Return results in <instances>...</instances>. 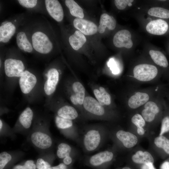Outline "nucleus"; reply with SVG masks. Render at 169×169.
Wrapping results in <instances>:
<instances>
[{"instance_id":"1","label":"nucleus","mask_w":169,"mask_h":169,"mask_svg":"<svg viewBox=\"0 0 169 169\" xmlns=\"http://www.w3.org/2000/svg\"><path fill=\"white\" fill-rule=\"evenodd\" d=\"M102 141V133L99 129L92 128L87 130L83 139L84 149L88 152L96 150Z\"/></svg>"},{"instance_id":"2","label":"nucleus","mask_w":169,"mask_h":169,"mask_svg":"<svg viewBox=\"0 0 169 169\" xmlns=\"http://www.w3.org/2000/svg\"><path fill=\"white\" fill-rule=\"evenodd\" d=\"M134 77L142 81H148L154 79L158 73V70L155 66L148 64H138L134 68Z\"/></svg>"},{"instance_id":"3","label":"nucleus","mask_w":169,"mask_h":169,"mask_svg":"<svg viewBox=\"0 0 169 169\" xmlns=\"http://www.w3.org/2000/svg\"><path fill=\"white\" fill-rule=\"evenodd\" d=\"M114 155L112 152L108 151H102L88 158L84 163L95 169H103L105 164L113 159Z\"/></svg>"},{"instance_id":"4","label":"nucleus","mask_w":169,"mask_h":169,"mask_svg":"<svg viewBox=\"0 0 169 169\" xmlns=\"http://www.w3.org/2000/svg\"><path fill=\"white\" fill-rule=\"evenodd\" d=\"M25 67L22 61L13 59H6L4 62V70L9 77H19L23 75Z\"/></svg>"},{"instance_id":"5","label":"nucleus","mask_w":169,"mask_h":169,"mask_svg":"<svg viewBox=\"0 0 169 169\" xmlns=\"http://www.w3.org/2000/svg\"><path fill=\"white\" fill-rule=\"evenodd\" d=\"M131 37V34L129 31L126 29L121 30L114 35L113 40V44L117 48L130 49L133 45Z\"/></svg>"},{"instance_id":"6","label":"nucleus","mask_w":169,"mask_h":169,"mask_svg":"<svg viewBox=\"0 0 169 169\" xmlns=\"http://www.w3.org/2000/svg\"><path fill=\"white\" fill-rule=\"evenodd\" d=\"M36 76L29 71L26 70L20 77L19 83L22 92L24 94L30 93L36 84Z\"/></svg>"},{"instance_id":"7","label":"nucleus","mask_w":169,"mask_h":169,"mask_svg":"<svg viewBox=\"0 0 169 169\" xmlns=\"http://www.w3.org/2000/svg\"><path fill=\"white\" fill-rule=\"evenodd\" d=\"M74 27L84 34L91 35L98 31V27L93 22L85 19L76 18L73 21Z\"/></svg>"},{"instance_id":"8","label":"nucleus","mask_w":169,"mask_h":169,"mask_svg":"<svg viewBox=\"0 0 169 169\" xmlns=\"http://www.w3.org/2000/svg\"><path fill=\"white\" fill-rule=\"evenodd\" d=\"M47 79L44 86V90L45 94L50 95L55 91L59 78V73L55 68L49 69L47 74Z\"/></svg>"},{"instance_id":"9","label":"nucleus","mask_w":169,"mask_h":169,"mask_svg":"<svg viewBox=\"0 0 169 169\" xmlns=\"http://www.w3.org/2000/svg\"><path fill=\"white\" fill-rule=\"evenodd\" d=\"M83 105L87 111L93 115L101 116L105 113V110L103 106L92 97H85Z\"/></svg>"},{"instance_id":"10","label":"nucleus","mask_w":169,"mask_h":169,"mask_svg":"<svg viewBox=\"0 0 169 169\" xmlns=\"http://www.w3.org/2000/svg\"><path fill=\"white\" fill-rule=\"evenodd\" d=\"M46 7L49 15L58 22L63 19L64 14L61 4L57 0H46Z\"/></svg>"},{"instance_id":"11","label":"nucleus","mask_w":169,"mask_h":169,"mask_svg":"<svg viewBox=\"0 0 169 169\" xmlns=\"http://www.w3.org/2000/svg\"><path fill=\"white\" fill-rule=\"evenodd\" d=\"M31 139L35 146L41 149H47L50 147L52 144L51 137L46 134L40 131L33 133Z\"/></svg>"},{"instance_id":"12","label":"nucleus","mask_w":169,"mask_h":169,"mask_svg":"<svg viewBox=\"0 0 169 169\" xmlns=\"http://www.w3.org/2000/svg\"><path fill=\"white\" fill-rule=\"evenodd\" d=\"M168 28L167 23L161 19L153 20L146 25V29L149 33L156 35H162L167 31Z\"/></svg>"},{"instance_id":"13","label":"nucleus","mask_w":169,"mask_h":169,"mask_svg":"<svg viewBox=\"0 0 169 169\" xmlns=\"http://www.w3.org/2000/svg\"><path fill=\"white\" fill-rule=\"evenodd\" d=\"M116 136L124 146L127 148L134 146L138 141L137 138L135 135L122 130L117 132Z\"/></svg>"},{"instance_id":"14","label":"nucleus","mask_w":169,"mask_h":169,"mask_svg":"<svg viewBox=\"0 0 169 169\" xmlns=\"http://www.w3.org/2000/svg\"><path fill=\"white\" fill-rule=\"evenodd\" d=\"M144 108L141 112L142 116L146 121H152L156 115L159 112V107L156 103L150 101L145 104Z\"/></svg>"},{"instance_id":"15","label":"nucleus","mask_w":169,"mask_h":169,"mask_svg":"<svg viewBox=\"0 0 169 169\" xmlns=\"http://www.w3.org/2000/svg\"><path fill=\"white\" fill-rule=\"evenodd\" d=\"M116 25V20L112 16L103 13L101 15L100 18L98 31L102 33L105 32L106 27L110 30H113L115 28Z\"/></svg>"},{"instance_id":"16","label":"nucleus","mask_w":169,"mask_h":169,"mask_svg":"<svg viewBox=\"0 0 169 169\" xmlns=\"http://www.w3.org/2000/svg\"><path fill=\"white\" fill-rule=\"evenodd\" d=\"M149 98L147 94L138 92L130 97L128 101V105L131 108L136 109L145 104Z\"/></svg>"},{"instance_id":"17","label":"nucleus","mask_w":169,"mask_h":169,"mask_svg":"<svg viewBox=\"0 0 169 169\" xmlns=\"http://www.w3.org/2000/svg\"><path fill=\"white\" fill-rule=\"evenodd\" d=\"M69 40L72 48L77 50L81 48L85 43L86 39L84 34L79 30H77L70 36Z\"/></svg>"},{"instance_id":"18","label":"nucleus","mask_w":169,"mask_h":169,"mask_svg":"<svg viewBox=\"0 0 169 169\" xmlns=\"http://www.w3.org/2000/svg\"><path fill=\"white\" fill-rule=\"evenodd\" d=\"M57 114L60 117L72 120L76 119L78 116L76 110L73 107L68 105L60 108L57 111Z\"/></svg>"},{"instance_id":"19","label":"nucleus","mask_w":169,"mask_h":169,"mask_svg":"<svg viewBox=\"0 0 169 169\" xmlns=\"http://www.w3.org/2000/svg\"><path fill=\"white\" fill-rule=\"evenodd\" d=\"M133 161L137 164H144L148 162L153 163L154 160L151 154L147 151H137L132 157Z\"/></svg>"},{"instance_id":"20","label":"nucleus","mask_w":169,"mask_h":169,"mask_svg":"<svg viewBox=\"0 0 169 169\" xmlns=\"http://www.w3.org/2000/svg\"><path fill=\"white\" fill-rule=\"evenodd\" d=\"M65 3L73 16L78 18L82 19L84 18L83 10L73 0H66Z\"/></svg>"},{"instance_id":"21","label":"nucleus","mask_w":169,"mask_h":169,"mask_svg":"<svg viewBox=\"0 0 169 169\" xmlns=\"http://www.w3.org/2000/svg\"><path fill=\"white\" fill-rule=\"evenodd\" d=\"M149 54L154 62L156 64L164 68L168 66V62L165 55L161 52L151 50Z\"/></svg>"},{"instance_id":"22","label":"nucleus","mask_w":169,"mask_h":169,"mask_svg":"<svg viewBox=\"0 0 169 169\" xmlns=\"http://www.w3.org/2000/svg\"><path fill=\"white\" fill-rule=\"evenodd\" d=\"M33 112L31 109L28 107L21 113L19 117V121L25 128H29L33 118Z\"/></svg>"},{"instance_id":"23","label":"nucleus","mask_w":169,"mask_h":169,"mask_svg":"<svg viewBox=\"0 0 169 169\" xmlns=\"http://www.w3.org/2000/svg\"><path fill=\"white\" fill-rule=\"evenodd\" d=\"M72 87L78 104L83 105L85 98V89L84 86L80 82L76 81L73 84Z\"/></svg>"},{"instance_id":"24","label":"nucleus","mask_w":169,"mask_h":169,"mask_svg":"<svg viewBox=\"0 0 169 169\" xmlns=\"http://www.w3.org/2000/svg\"><path fill=\"white\" fill-rule=\"evenodd\" d=\"M148 14L150 16L162 18H169V10L161 7L151 8L148 10Z\"/></svg>"},{"instance_id":"25","label":"nucleus","mask_w":169,"mask_h":169,"mask_svg":"<svg viewBox=\"0 0 169 169\" xmlns=\"http://www.w3.org/2000/svg\"><path fill=\"white\" fill-rule=\"evenodd\" d=\"M71 150V147L69 145L65 143H62L58 146L57 156L59 158L64 159L66 157L70 156V154Z\"/></svg>"},{"instance_id":"26","label":"nucleus","mask_w":169,"mask_h":169,"mask_svg":"<svg viewBox=\"0 0 169 169\" xmlns=\"http://www.w3.org/2000/svg\"><path fill=\"white\" fill-rule=\"evenodd\" d=\"M154 143L158 147L163 149L165 152L169 154V140L162 136L156 138Z\"/></svg>"},{"instance_id":"27","label":"nucleus","mask_w":169,"mask_h":169,"mask_svg":"<svg viewBox=\"0 0 169 169\" xmlns=\"http://www.w3.org/2000/svg\"><path fill=\"white\" fill-rule=\"evenodd\" d=\"M57 126L61 129H65L72 127L73 125L72 120L56 116L55 119Z\"/></svg>"},{"instance_id":"28","label":"nucleus","mask_w":169,"mask_h":169,"mask_svg":"<svg viewBox=\"0 0 169 169\" xmlns=\"http://www.w3.org/2000/svg\"><path fill=\"white\" fill-rule=\"evenodd\" d=\"M11 155L6 152L0 154V169H4L12 160Z\"/></svg>"},{"instance_id":"29","label":"nucleus","mask_w":169,"mask_h":169,"mask_svg":"<svg viewBox=\"0 0 169 169\" xmlns=\"http://www.w3.org/2000/svg\"><path fill=\"white\" fill-rule=\"evenodd\" d=\"M132 123L137 127H143L145 125V120L141 115L137 114L133 116L131 118Z\"/></svg>"},{"instance_id":"30","label":"nucleus","mask_w":169,"mask_h":169,"mask_svg":"<svg viewBox=\"0 0 169 169\" xmlns=\"http://www.w3.org/2000/svg\"><path fill=\"white\" fill-rule=\"evenodd\" d=\"M36 165L32 160L27 161L23 165H17L14 166L12 169H36Z\"/></svg>"},{"instance_id":"31","label":"nucleus","mask_w":169,"mask_h":169,"mask_svg":"<svg viewBox=\"0 0 169 169\" xmlns=\"http://www.w3.org/2000/svg\"><path fill=\"white\" fill-rule=\"evenodd\" d=\"M133 0H115L114 1L115 5L117 8L119 10L125 9L127 5L131 6Z\"/></svg>"},{"instance_id":"32","label":"nucleus","mask_w":169,"mask_h":169,"mask_svg":"<svg viewBox=\"0 0 169 169\" xmlns=\"http://www.w3.org/2000/svg\"><path fill=\"white\" fill-rule=\"evenodd\" d=\"M169 131V116H167L164 118L162 120L160 136H162Z\"/></svg>"},{"instance_id":"33","label":"nucleus","mask_w":169,"mask_h":169,"mask_svg":"<svg viewBox=\"0 0 169 169\" xmlns=\"http://www.w3.org/2000/svg\"><path fill=\"white\" fill-rule=\"evenodd\" d=\"M99 90L101 93L105 105H110L111 103V97L110 95L102 87H99Z\"/></svg>"},{"instance_id":"34","label":"nucleus","mask_w":169,"mask_h":169,"mask_svg":"<svg viewBox=\"0 0 169 169\" xmlns=\"http://www.w3.org/2000/svg\"><path fill=\"white\" fill-rule=\"evenodd\" d=\"M36 165L37 169H48L51 167L49 163L41 158L37 160Z\"/></svg>"},{"instance_id":"35","label":"nucleus","mask_w":169,"mask_h":169,"mask_svg":"<svg viewBox=\"0 0 169 169\" xmlns=\"http://www.w3.org/2000/svg\"><path fill=\"white\" fill-rule=\"evenodd\" d=\"M20 4L27 8H33L37 4V0H18Z\"/></svg>"},{"instance_id":"36","label":"nucleus","mask_w":169,"mask_h":169,"mask_svg":"<svg viewBox=\"0 0 169 169\" xmlns=\"http://www.w3.org/2000/svg\"><path fill=\"white\" fill-rule=\"evenodd\" d=\"M93 92L94 95L98 102L102 106L105 105L104 100L100 90L98 89H95L94 90Z\"/></svg>"},{"instance_id":"37","label":"nucleus","mask_w":169,"mask_h":169,"mask_svg":"<svg viewBox=\"0 0 169 169\" xmlns=\"http://www.w3.org/2000/svg\"><path fill=\"white\" fill-rule=\"evenodd\" d=\"M108 67L110 68L113 74H116L118 73L119 69L116 67L115 63L113 59H111L109 60L108 63Z\"/></svg>"},{"instance_id":"38","label":"nucleus","mask_w":169,"mask_h":169,"mask_svg":"<svg viewBox=\"0 0 169 169\" xmlns=\"http://www.w3.org/2000/svg\"><path fill=\"white\" fill-rule=\"evenodd\" d=\"M48 169H71L69 166H67L63 163H60L58 165L51 167Z\"/></svg>"},{"instance_id":"39","label":"nucleus","mask_w":169,"mask_h":169,"mask_svg":"<svg viewBox=\"0 0 169 169\" xmlns=\"http://www.w3.org/2000/svg\"><path fill=\"white\" fill-rule=\"evenodd\" d=\"M141 169H156L153 166V163L148 162L143 164L141 166Z\"/></svg>"},{"instance_id":"40","label":"nucleus","mask_w":169,"mask_h":169,"mask_svg":"<svg viewBox=\"0 0 169 169\" xmlns=\"http://www.w3.org/2000/svg\"><path fill=\"white\" fill-rule=\"evenodd\" d=\"M72 162V158L70 156L64 158L63 160V163L67 166L70 165Z\"/></svg>"},{"instance_id":"41","label":"nucleus","mask_w":169,"mask_h":169,"mask_svg":"<svg viewBox=\"0 0 169 169\" xmlns=\"http://www.w3.org/2000/svg\"><path fill=\"white\" fill-rule=\"evenodd\" d=\"M70 100L72 103L74 105H77L78 104L77 99L74 95H72L70 97Z\"/></svg>"},{"instance_id":"42","label":"nucleus","mask_w":169,"mask_h":169,"mask_svg":"<svg viewBox=\"0 0 169 169\" xmlns=\"http://www.w3.org/2000/svg\"><path fill=\"white\" fill-rule=\"evenodd\" d=\"M161 169H169V162L165 161L163 162L161 166Z\"/></svg>"},{"instance_id":"43","label":"nucleus","mask_w":169,"mask_h":169,"mask_svg":"<svg viewBox=\"0 0 169 169\" xmlns=\"http://www.w3.org/2000/svg\"><path fill=\"white\" fill-rule=\"evenodd\" d=\"M138 134L140 135H142L145 133V131L142 127L137 128V130Z\"/></svg>"},{"instance_id":"44","label":"nucleus","mask_w":169,"mask_h":169,"mask_svg":"<svg viewBox=\"0 0 169 169\" xmlns=\"http://www.w3.org/2000/svg\"><path fill=\"white\" fill-rule=\"evenodd\" d=\"M8 22V21H5L3 22L2 23L1 26H3L4 25H5Z\"/></svg>"},{"instance_id":"45","label":"nucleus","mask_w":169,"mask_h":169,"mask_svg":"<svg viewBox=\"0 0 169 169\" xmlns=\"http://www.w3.org/2000/svg\"><path fill=\"white\" fill-rule=\"evenodd\" d=\"M3 126V123L1 120H0V129L1 130Z\"/></svg>"},{"instance_id":"46","label":"nucleus","mask_w":169,"mask_h":169,"mask_svg":"<svg viewBox=\"0 0 169 169\" xmlns=\"http://www.w3.org/2000/svg\"><path fill=\"white\" fill-rule=\"evenodd\" d=\"M122 169H131L128 167H125L123 168Z\"/></svg>"},{"instance_id":"47","label":"nucleus","mask_w":169,"mask_h":169,"mask_svg":"<svg viewBox=\"0 0 169 169\" xmlns=\"http://www.w3.org/2000/svg\"><path fill=\"white\" fill-rule=\"evenodd\" d=\"M1 59H0V67L1 66Z\"/></svg>"}]
</instances>
